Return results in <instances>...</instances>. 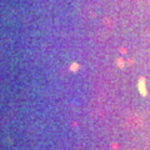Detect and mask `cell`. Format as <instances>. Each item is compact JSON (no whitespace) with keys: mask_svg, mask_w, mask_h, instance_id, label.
<instances>
[{"mask_svg":"<svg viewBox=\"0 0 150 150\" xmlns=\"http://www.w3.org/2000/svg\"><path fill=\"white\" fill-rule=\"evenodd\" d=\"M71 69H73V71H75V70H74V69H78V64H74V65H73V66H71Z\"/></svg>","mask_w":150,"mask_h":150,"instance_id":"1","label":"cell"}]
</instances>
